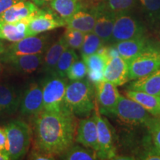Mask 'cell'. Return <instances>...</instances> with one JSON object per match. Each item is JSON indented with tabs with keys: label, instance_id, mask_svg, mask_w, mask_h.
Here are the masks:
<instances>
[{
	"label": "cell",
	"instance_id": "obj_1",
	"mask_svg": "<svg viewBox=\"0 0 160 160\" xmlns=\"http://www.w3.org/2000/svg\"><path fill=\"white\" fill-rule=\"evenodd\" d=\"M77 125L76 116L68 108L42 110L33 117V149L53 159L60 157L74 144Z\"/></svg>",
	"mask_w": 160,
	"mask_h": 160
},
{
	"label": "cell",
	"instance_id": "obj_2",
	"mask_svg": "<svg viewBox=\"0 0 160 160\" xmlns=\"http://www.w3.org/2000/svg\"><path fill=\"white\" fill-rule=\"evenodd\" d=\"M97 103L94 85L88 79L71 81L65 93L66 107L78 117H88Z\"/></svg>",
	"mask_w": 160,
	"mask_h": 160
},
{
	"label": "cell",
	"instance_id": "obj_3",
	"mask_svg": "<svg viewBox=\"0 0 160 160\" xmlns=\"http://www.w3.org/2000/svg\"><path fill=\"white\" fill-rule=\"evenodd\" d=\"M8 141L10 159L17 160L23 157L28 151L33 132L28 123L20 119L11 120L5 126Z\"/></svg>",
	"mask_w": 160,
	"mask_h": 160
},
{
	"label": "cell",
	"instance_id": "obj_4",
	"mask_svg": "<svg viewBox=\"0 0 160 160\" xmlns=\"http://www.w3.org/2000/svg\"><path fill=\"white\" fill-rule=\"evenodd\" d=\"M68 83L65 78L53 73L47 74L41 82L43 92V110L59 111L68 108L65 105Z\"/></svg>",
	"mask_w": 160,
	"mask_h": 160
},
{
	"label": "cell",
	"instance_id": "obj_5",
	"mask_svg": "<svg viewBox=\"0 0 160 160\" xmlns=\"http://www.w3.org/2000/svg\"><path fill=\"white\" fill-rule=\"evenodd\" d=\"M48 35L31 36L19 41L12 42L7 48L2 49L0 53V61L17 56L37 54L45 53L51 45Z\"/></svg>",
	"mask_w": 160,
	"mask_h": 160
},
{
	"label": "cell",
	"instance_id": "obj_6",
	"mask_svg": "<svg viewBox=\"0 0 160 160\" xmlns=\"http://www.w3.org/2000/svg\"><path fill=\"white\" fill-rule=\"evenodd\" d=\"M146 28L143 23L131 12L119 13L116 16L111 42L135 39L145 36Z\"/></svg>",
	"mask_w": 160,
	"mask_h": 160
},
{
	"label": "cell",
	"instance_id": "obj_7",
	"mask_svg": "<svg viewBox=\"0 0 160 160\" xmlns=\"http://www.w3.org/2000/svg\"><path fill=\"white\" fill-rule=\"evenodd\" d=\"M129 80H135L160 68V48L153 44L128 64Z\"/></svg>",
	"mask_w": 160,
	"mask_h": 160
},
{
	"label": "cell",
	"instance_id": "obj_8",
	"mask_svg": "<svg viewBox=\"0 0 160 160\" xmlns=\"http://www.w3.org/2000/svg\"><path fill=\"white\" fill-rule=\"evenodd\" d=\"M115 116L129 125H145L151 116L139 103L131 98L119 95Z\"/></svg>",
	"mask_w": 160,
	"mask_h": 160
},
{
	"label": "cell",
	"instance_id": "obj_9",
	"mask_svg": "<svg viewBox=\"0 0 160 160\" xmlns=\"http://www.w3.org/2000/svg\"><path fill=\"white\" fill-rule=\"evenodd\" d=\"M93 111L97 122L99 142V151H97V158L101 159H113L116 156L113 128L106 118L100 113L97 103H96Z\"/></svg>",
	"mask_w": 160,
	"mask_h": 160
},
{
	"label": "cell",
	"instance_id": "obj_10",
	"mask_svg": "<svg viewBox=\"0 0 160 160\" xmlns=\"http://www.w3.org/2000/svg\"><path fill=\"white\" fill-rule=\"evenodd\" d=\"M104 80L117 86L122 85L129 80L128 63L120 57L115 47L108 48V58L104 70Z\"/></svg>",
	"mask_w": 160,
	"mask_h": 160
},
{
	"label": "cell",
	"instance_id": "obj_11",
	"mask_svg": "<svg viewBox=\"0 0 160 160\" xmlns=\"http://www.w3.org/2000/svg\"><path fill=\"white\" fill-rule=\"evenodd\" d=\"M66 26V22L48 8L39 9L33 14L28 25L29 37Z\"/></svg>",
	"mask_w": 160,
	"mask_h": 160
},
{
	"label": "cell",
	"instance_id": "obj_12",
	"mask_svg": "<svg viewBox=\"0 0 160 160\" xmlns=\"http://www.w3.org/2000/svg\"><path fill=\"white\" fill-rule=\"evenodd\" d=\"M94 86L96 99L100 113L104 116H115L120 95L117 85L103 80Z\"/></svg>",
	"mask_w": 160,
	"mask_h": 160
},
{
	"label": "cell",
	"instance_id": "obj_13",
	"mask_svg": "<svg viewBox=\"0 0 160 160\" xmlns=\"http://www.w3.org/2000/svg\"><path fill=\"white\" fill-rule=\"evenodd\" d=\"M43 110V92L42 84L31 82L21 94L19 111L22 116L33 117Z\"/></svg>",
	"mask_w": 160,
	"mask_h": 160
},
{
	"label": "cell",
	"instance_id": "obj_14",
	"mask_svg": "<svg viewBox=\"0 0 160 160\" xmlns=\"http://www.w3.org/2000/svg\"><path fill=\"white\" fill-rule=\"evenodd\" d=\"M108 58V48L102 47L97 53L82 57L88 68V79L93 85L104 80V70Z\"/></svg>",
	"mask_w": 160,
	"mask_h": 160
},
{
	"label": "cell",
	"instance_id": "obj_15",
	"mask_svg": "<svg viewBox=\"0 0 160 160\" xmlns=\"http://www.w3.org/2000/svg\"><path fill=\"white\" fill-rule=\"evenodd\" d=\"M75 141L86 148L99 151L97 127L94 114L83 118L77 125Z\"/></svg>",
	"mask_w": 160,
	"mask_h": 160
},
{
	"label": "cell",
	"instance_id": "obj_16",
	"mask_svg": "<svg viewBox=\"0 0 160 160\" xmlns=\"http://www.w3.org/2000/svg\"><path fill=\"white\" fill-rule=\"evenodd\" d=\"M45 53L37 54L17 56L2 61L17 73L21 74H31L35 73L42 65Z\"/></svg>",
	"mask_w": 160,
	"mask_h": 160
},
{
	"label": "cell",
	"instance_id": "obj_17",
	"mask_svg": "<svg viewBox=\"0 0 160 160\" xmlns=\"http://www.w3.org/2000/svg\"><path fill=\"white\" fill-rule=\"evenodd\" d=\"M97 17V5L85 7L73 17L66 20V28L77 30L85 33H91L94 29Z\"/></svg>",
	"mask_w": 160,
	"mask_h": 160
},
{
	"label": "cell",
	"instance_id": "obj_18",
	"mask_svg": "<svg viewBox=\"0 0 160 160\" xmlns=\"http://www.w3.org/2000/svg\"><path fill=\"white\" fill-rule=\"evenodd\" d=\"M153 44L146 36H143L135 39L119 42L114 44V47L120 57L129 64L135 57Z\"/></svg>",
	"mask_w": 160,
	"mask_h": 160
},
{
	"label": "cell",
	"instance_id": "obj_19",
	"mask_svg": "<svg viewBox=\"0 0 160 160\" xmlns=\"http://www.w3.org/2000/svg\"><path fill=\"white\" fill-rule=\"evenodd\" d=\"M97 17L93 33L101 38L105 44L111 42L116 14L104 8L101 4L97 5Z\"/></svg>",
	"mask_w": 160,
	"mask_h": 160
},
{
	"label": "cell",
	"instance_id": "obj_20",
	"mask_svg": "<svg viewBox=\"0 0 160 160\" xmlns=\"http://www.w3.org/2000/svg\"><path fill=\"white\" fill-rule=\"evenodd\" d=\"M22 93L9 84H0V117L19 110Z\"/></svg>",
	"mask_w": 160,
	"mask_h": 160
},
{
	"label": "cell",
	"instance_id": "obj_21",
	"mask_svg": "<svg viewBox=\"0 0 160 160\" xmlns=\"http://www.w3.org/2000/svg\"><path fill=\"white\" fill-rule=\"evenodd\" d=\"M33 14L14 22H0V39L15 42L29 37L28 25Z\"/></svg>",
	"mask_w": 160,
	"mask_h": 160
},
{
	"label": "cell",
	"instance_id": "obj_22",
	"mask_svg": "<svg viewBox=\"0 0 160 160\" xmlns=\"http://www.w3.org/2000/svg\"><path fill=\"white\" fill-rule=\"evenodd\" d=\"M39 7L32 1L22 0L14 4L0 15V22H14L33 15Z\"/></svg>",
	"mask_w": 160,
	"mask_h": 160
},
{
	"label": "cell",
	"instance_id": "obj_23",
	"mask_svg": "<svg viewBox=\"0 0 160 160\" xmlns=\"http://www.w3.org/2000/svg\"><path fill=\"white\" fill-rule=\"evenodd\" d=\"M128 89L160 96V68L148 75L133 80Z\"/></svg>",
	"mask_w": 160,
	"mask_h": 160
},
{
	"label": "cell",
	"instance_id": "obj_24",
	"mask_svg": "<svg viewBox=\"0 0 160 160\" xmlns=\"http://www.w3.org/2000/svg\"><path fill=\"white\" fill-rule=\"evenodd\" d=\"M126 97L131 98L142 106L151 116L160 117V96L128 90L126 92Z\"/></svg>",
	"mask_w": 160,
	"mask_h": 160
},
{
	"label": "cell",
	"instance_id": "obj_25",
	"mask_svg": "<svg viewBox=\"0 0 160 160\" xmlns=\"http://www.w3.org/2000/svg\"><path fill=\"white\" fill-rule=\"evenodd\" d=\"M68 48L63 37H61L57 42L48 47L44 55L42 71L46 74L51 73L57 65L58 60L62 53Z\"/></svg>",
	"mask_w": 160,
	"mask_h": 160
},
{
	"label": "cell",
	"instance_id": "obj_26",
	"mask_svg": "<svg viewBox=\"0 0 160 160\" xmlns=\"http://www.w3.org/2000/svg\"><path fill=\"white\" fill-rule=\"evenodd\" d=\"M86 7L82 0H51L49 8L66 22Z\"/></svg>",
	"mask_w": 160,
	"mask_h": 160
},
{
	"label": "cell",
	"instance_id": "obj_27",
	"mask_svg": "<svg viewBox=\"0 0 160 160\" xmlns=\"http://www.w3.org/2000/svg\"><path fill=\"white\" fill-rule=\"evenodd\" d=\"M60 159L66 160H93L97 159V152L90 148L73 145L60 156Z\"/></svg>",
	"mask_w": 160,
	"mask_h": 160
},
{
	"label": "cell",
	"instance_id": "obj_28",
	"mask_svg": "<svg viewBox=\"0 0 160 160\" xmlns=\"http://www.w3.org/2000/svg\"><path fill=\"white\" fill-rule=\"evenodd\" d=\"M79 59V57L76 53L75 50L67 48L60 56L57 65L51 73L61 77H67V72L71 65Z\"/></svg>",
	"mask_w": 160,
	"mask_h": 160
},
{
	"label": "cell",
	"instance_id": "obj_29",
	"mask_svg": "<svg viewBox=\"0 0 160 160\" xmlns=\"http://www.w3.org/2000/svg\"><path fill=\"white\" fill-rule=\"evenodd\" d=\"M138 0H102L100 4L104 8L117 15L131 12L135 8Z\"/></svg>",
	"mask_w": 160,
	"mask_h": 160
},
{
	"label": "cell",
	"instance_id": "obj_30",
	"mask_svg": "<svg viewBox=\"0 0 160 160\" xmlns=\"http://www.w3.org/2000/svg\"><path fill=\"white\" fill-rule=\"evenodd\" d=\"M105 45L101 38L98 37L93 32L85 33V40L79 49L82 58L97 53L99 50Z\"/></svg>",
	"mask_w": 160,
	"mask_h": 160
},
{
	"label": "cell",
	"instance_id": "obj_31",
	"mask_svg": "<svg viewBox=\"0 0 160 160\" xmlns=\"http://www.w3.org/2000/svg\"><path fill=\"white\" fill-rule=\"evenodd\" d=\"M141 4L147 21L151 25L160 23V0H138Z\"/></svg>",
	"mask_w": 160,
	"mask_h": 160
},
{
	"label": "cell",
	"instance_id": "obj_32",
	"mask_svg": "<svg viewBox=\"0 0 160 160\" xmlns=\"http://www.w3.org/2000/svg\"><path fill=\"white\" fill-rule=\"evenodd\" d=\"M68 47L73 50H79L84 42L85 33L77 30L66 28L62 36Z\"/></svg>",
	"mask_w": 160,
	"mask_h": 160
},
{
	"label": "cell",
	"instance_id": "obj_33",
	"mask_svg": "<svg viewBox=\"0 0 160 160\" xmlns=\"http://www.w3.org/2000/svg\"><path fill=\"white\" fill-rule=\"evenodd\" d=\"M153 145L160 151V117H151L145 124Z\"/></svg>",
	"mask_w": 160,
	"mask_h": 160
},
{
	"label": "cell",
	"instance_id": "obj_34",
	"mask_svg": "<svg viewBox=\"0 0 160 160\" xmlns=\"http://www.w3.org/2000/svg\"><path fill=\"white\" fill-rule=\"evenodd\" d=\"M88 73V68L83 60L76 61L67 72V77L71 81L85 79Z\"/></svg>",
	"mask_w": 160,
	"mask_h": 160
},
{
	"label": "cell",
	"instance_id": "obj_35",
	"mask_svg": "<svg viewBox=\"0 0 160 160\" xmlns=\"http://www.w3.org/2000/svg\"><path fill=\"white\" fill-rule=\"evenodd\" d=\"M152 141L149 142L148 146L145 148L142 154L139 156V159L146 160H160V151L155 147L154 145H151Z\"/></svg>",
	"mask_w": 160,
	"mask_h": 160
},
{
	"label": "cell",
	"instance_id": "obj_36",
	"mask_svg": "<svg viewBox=\"0 0 160 160\" xmlns=\"http://www.w3.org/2000/svg\"><path fill=\"white\" fill-rule=\"evenodd\" d=\"M8 149V141L7 132L5 128H0V150Z\"/></svg>",
	"mask_w": 160,
	"mask_h": 160
},
{
	"label": "cell",
	"instance_id": "obj_37",
	"mask_svg": "<svg viewBox=\"0 0 160 160\" xmlns=\"http://www.w3.org/2000/svg\"><path fill=\"white\" fill-rule=\"evenodd\" d=\"M22 0H0V15H2L5 11L14 4Z\"/></svg>",
	"mask_w": 160,
	"mask_h": 160
},
{
	"label": "cell",
	"instance_id": "obj_38",
	"mask_svg": "<svg viewBox=\"0 0 160 160\" xmlns=\"http://www.w3.org/2000/svg\"><path fill=\"white\" fill-rule=\"evenodd\" d=\"M30 159H39V160H50L54 159L53 157H49L48 155H46L45 153H42L36 149H33L31 151V155H30Z\"/></svg>",
	"mask_w": 160,
	"mask_h": 160
},
{
	"label": "cell",
	"instance_id": "obj_39",
	"mask_svg": "<svg viewBox=\"0 0 160 160\" xmlns=\"http://www.w3.org/2000/svg\"><path fill=\"white\" fill-rule=\"evenodd\" d=\"M31 1L39 8H45L48 5H49L51 0H31Z\"/></svg>",
	"mask_w": 160,
	"mask_h": 160
},
{
	"label": "cell",
	"instance_id": "obj_40",
	"mask_svg": "<svg viewBox=\"0 0 160 160\" xmlns=\"http://www.w3.org/2000/svg\"><path fill=\"white\" fill-rule=\"evenodd\" d=\"M10 157L7 150H0V160H9Z\"/></svg>",
	"mask_w": 160,
	"mask_h": 160
},
{
	"label": "cell",
	"instance_id": "obj_41",
	"mask_svg": "<svg viewBox=\"0 0 160 160\" xmlns=\"http://www.w3.org/2000/svg\"><path fill=\"white\" fill-rule=\"evenodd\" d=\"M2 71V64H1V61H0V72Z\"/></svg>",
	"mask_w": 160,
	"mask_h": 160
}]
</instances>
